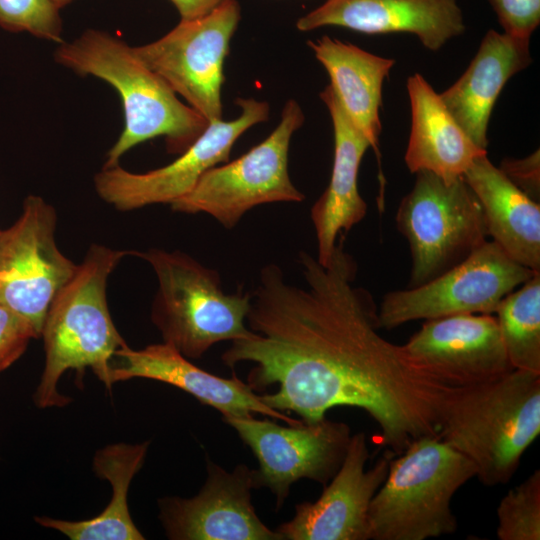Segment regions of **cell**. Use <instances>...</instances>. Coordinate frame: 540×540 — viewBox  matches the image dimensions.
<instances>
[{
  "mask_svg": "<svg viewBox=\"0 0 540 540\" xmlns=\"http://www.w3.org/2000/svg\"><path fill=\"white\" fill-rule=\"evenodd\" d=\"M503 32L529 39L540 23V0H488Z\"/></svg>",
  "mask_w": 540,
  "mask_h": 540,
  "instance_id": "obj_28",
  "label": "cell"
},
{
  "mask_svg": "<svg viewBox=\"0 0 540 540\" xmlns=\"http://www.w3.org/2000/svg\"><path fill=\"white\" fill-rule=\"evenodd\" d=\"M305 285L289 282L275 263L259 271L246 317L253 332L232 341L222 362L254 364L247 383L271 408L306 423L335 407L364 410L380 427L393 455L413 441L438 436L445 408L459 387L418 366L402 345L383 338L371 294L355 286L357 264L337 241L322 265L298 254Z\"/></svg>",
  "mask_w": 540,
  "mask_h": 540,
  "instance_id": "obj_1",
  "label": "cell"
},
{
  "mask_svg": "<svg viewBox=\"0 0 540 540\" xmlns=\"http://www.w3.org/2000/svg\"><path fill=\"white\" fill-rule=\"evenodd\" d=\"M131 251L92 244L73 276L57 292L46 312L41 336L45 364L33 400L38 408L63 407L70 398L58 382L67 370L90 368L110 389L111 364L126 346L107 302V283L119 262Z\"/></svg>",
  "mask_w": 540,
  "mask_h": 540,
  "instance_id": "obj_3",
  "label": "cell"
},
{
  "mask_svg": "<svg viewBox=\"0 0 540 540\" xmlns=\"http://www.w3.org/2000/svg\"><path fill=\"white\" fill-rule=\"evenodd\" d=\"M241 114L230 121L209 122L205 131L172 163L145 173H132L119 165L94 176L99 197L120 211L153 204H171L186 195L210 168L226 163L233 145L250 127L265 122L266 101L237 98Z\"/></svg>",
  "mask_w": 540,
  "mask_h": 540,
  "instance_id": "obj_13",
  "label": "cell"
},
{
  "mask_svg": "<svg viewBox=\"0 0 540 540\" xmlns=\"http://www.w3.org/2000/svg\"><path fill=\"white\" fill-rule=\"evenodd\" d=\"M241 18L237 0L181 20L160 39L134 47L138 57L208 122L222 119L224 61Z\"/></svg>",
  "mask_w": 540,
  "mask_h": 540,
  "instance_id": "obj_10",
  "label": "cell"
},
{
  "mask_svg": "<svg viewBox=\"0 0 540 540\" xmlns=\"http://www.w3.org/2000/svg\"><path fill=\"white\" fill-rule=\"evenodd\" d=\"M55 60L81 76L106 81L119 93L125 124L106 155L103 168L119 165L134 146L163 136L170 153L185 151L209 122L181 102L172 88L136 54L134 47L107 32L88 29L71 42H62Z\"/></svg>",
  "mask_w": 540,
  "mask_h": 540,
  "instance_id": "obj_2",
  "label": "cell"
},
{
  "mask_svg": "<svg viewBox=\"0 0 540 540\" xmlns=\"http://www.w3.org/2000/svg\"><path fill=\"white\" fill-rule=\"evenodd\" d=\"M333 125L334 159L330 182L313 204L310 216L316 234L317 260L328 265L342 231L348 232L367 213L358 190V172L369 141L347 116L332 87L319 94Z\"/></svg>",
  "mask_w": 540,
  "mask_h": 540,
  "instance_id": "obj_19",
  "label": "cell"
},
{
  "mask_svg": "<svg viewBox=\"0 0 540 540\" xmlns=\"http://www.w3.org/2000/svg\"><path fill=\"white\" fill-rule=\"evenodd\" d=\"M132 378H146L175 386L202 404L218 410L222 417L261 414L288 425L302 422L269 407L248 383L236 376L222 378L211 374L165 342L139 350L126 345L116 351L111 364V383Z\"/></svg>",
  "mask_w": 540,
  "mask_h": 540,
  "instance_id": "obj_17",
  "label": "cell"
},
{
  "mask_svg": "<svg viewBox=\"0 0 540 540\" xmlns=\"http://www.w3.org/2000/svg\"><path fill=\"white\" fill-rule=\"evenodd\" d=\"M324 26L366 34L407 32L431 51L465 31L457 0H326L296 23L300 31Z\"/></svg>",
  "mask_w": 540,
  "mask_h": 540,
  "instance_id": "obj_18",
  "label": "cell"
},
{
  "mask_svg": "<svg viewBox=\"0 0 540 540\" xmlns=\"http://www.w3.org/2000/svg\"><path fill=\"white\" fill-rule=\"evenodd\" d=\"M177 8L181 20H192L202 17L224 0H170Z\"/></svg>",
  "mask_w": 540,
  "mask_h": 540,
  "instance_id": "obj_31",
  "label": "cell"
},
{
  "mask_svg": "<svg viewBox=\"0 0 540 540\" xmlns=\"http://www.w3.org/2000/svg\"><path fill=\"white\" fill-rule=\"evenodd\" d=\"M222 419L257 458L255 488H268L275 496L277 510L293 483L309 479L327 484L341 466L352 436L346 423L326 417L286 426L253 416Z\"/></svg>",
  "mask_w": 540,
  "mask_h": 540,
  "instance_id": "obj_12",
  "label": "cell"
},
{
  "mask_svg": "<svg viewBox=\"0 0 540 540\" xmlns=\"http://www.w3.org/2000/svg\"><path fill=\"white\" fill-rule=\"evenodd\" d=\"M34 338L37 335L32 326L0 303V373L22 356Z\"/></svg>",
  "mask_w": 540,
  "mask_h": 540,
  "instance_id": "obj_29",
  "label": "cell"
},
{
  "mask_svg": "<svg viewBox=\"0 0 540 540\" xmlns=\"http://www.w3.org/2000/svg\"><path fill=\"white\" fill-rule=\"evenodd\" d=\"M503 174L532 200L540 198L539 149L524 158H504L498 167Z\"/></svg>",
  "mask_w": 540,
  "mask_h": 540,
  "instance_id": "obj_30",
  "label": "cell"
},
{
  "mask_svg": "<svg viewBox=\"0 0 540 540\" xmlns=\"http://www.w3.org/2000/svg\"><path fill=\"white\" fill-rule=\"evenodd\" d=\"M407 91L411 106L405 153L408 169L432 172L447 182L462 177L487 150L470 139L422 75L415 73L407 79Z\"/></svg>",
  "mask_w": 540,
  "mask_h": 540,
  "instance_id": "obj_21",
  "label": "cell"
},
{
  "mask_svg": "<svg viewBox=\"0 0 540 540\" xmlns=\"http://www.w3.org/2000/svg\"><path fill=\"white\" fill-rule=\"evenodd\" d=\"M207 478L197 495L158 500L159 519L172 540H284L266 526L251 501L253 469L227 471L207 459Z\"/></svg>",
  "mask_w": 540,
  "mask_h": 540,
  "instance_id": "obj_14",
  "label": "cell"
},
{
  "mask_svg": "<svg viewBox=\"0 0 540 540\" xmlns=\"http://www.w3.org/2000/svg\"><path fill=\"white\" fill-rule=\"evenodd\" d=\"M305 120L296 100L286 102L271 134L239 158L207 170L186 195L170 204L175 212L205 213L226 229L234 228L252 208L275 202H301L292 183L288 153L292 135Z\"/></svg>",
  "mask_w": 540,
  "mask_h": 540,
  "instance_id": "obj_8",
  "label": "cell"
},
{
  "mask_svg": "<svg viewBox=\"0 0 540 540\" xmlns=\"http://www.w3.org/2000/svg\"><path fill=\"white\" fill-rule=\"evenodd\" d=\"M0 26L11 32L26 31L42 39L63 42L59 8L52 0H0Z\"/></svg>",
  "mask_w": 540,
  "mask_h": 540,
  "instance_id": "obj_27",
  "label": "cell"
},
{
  "mask_svg": "<svg viewBox=\"0 0 540 540\" xmlns=\"http://www.w3.org/2000/svg\"><path fill=\"white\" fill-rule=\"evenodd\" d=\"M73 0H52V2L56 5L57 8H62L72 2Z\"/></svg>",
  "mask_w": 540,
  "mask_h": 540,
  "instance_id": "obj_32",
  "label": "cell"
},
{
  "mask_svg": "<svg viewBox=\"0 0 540 540\" xmlns=\"http://www.w3.org/2000/svg\"><path fill=\"white\" fill-rule=\"evenodd\" d=\"M500 540L540 539V471L507 492L496 510Z\"/></svg>",
  "mask_w": 540,
  "mask_h": 540,
  "instance_id": "obj_26",
  "label": "cell"
},
{
  "mask_svg": "<svg viewBox=\"0 0 540 540\" xmlns=\"http://www.w3.org/2000/svg\"><path fill=\"white\" fill-rule=\"evenodd\" d=\"M484 211L488 236L511 259L540 272V205L479 156L463 174Z\"/></svg>",
  "mask_w": 540,
  "mask_h": 540,
  "instance_id": "obj_22",
  "label": "cell"
},
{
  "mask_svg": "<svg viewBox=\"0 0 540 540\" xmlns=\"http://www.w3.org/2000/svg\"><path fill=\"white\" fill-rule=\"evenodd\" d=\"M56 222L54 207L29 195L19 218L0 229V303L24 318L37 338L50 303L78 265L59 250Z\"/></svg>",
  "mask_w": 540,
  "mask_h": 540,
  "instance_id": "obj_11",
  "label": "cell"
},
{
  "mask_svg": "<svg viewBox=\"0 0 540 540\" xmlns=\"http://www.w3.org/2000/svg\"><path fill=\"white\" fill-rule=\"evenodd\" d=\"M415 174L414 186L396 213L398 230L411 251L409 287L461 263L488 237L481 203L463 177L447 182L432 172Z\"/></svg>",
  "mask_w": 540,
  "mask_h": 540,
  "instance_id": "obj_7",
  "label": "cell"
},
{
  "mask_svg": "<svg viewBox=\"0 0 540 540\" xmlns=\"http://www.w3.org/2000/svg\"><path fill=\"white\" fill-rule=\"evenodd\" d=\"M540 434V374L513 369L460 387L447 404L438 437L470 459L486 486L506 484Z\"/></svg>",
  "mask_w": 540,
  "mask_h": 540,
  "instance_id": "obj_4",
  "label": "cell"
},
{
  "mask_svg": "<svg viewBox=\"0 0 540 540\" xmlns=\"http://www.w3.org/2000/svg\"><path fill=\"white\" fill-rule=\"evenodd\" d=\"M364 432L351 436L336 474L315 502L295 505L292 519L275 530L284 540H369L368 510L384 482L393 453L388 451L373 467Z\"/></svg>",
  "mask_w": 540,
  "mask_h": 540,
  "instance_id": "obj_15",
  "label": "cell"
},
{
  "mask_svg": "<svg viewBox=\"0 0 540 540\" xmlns=\"http://www.w3.org/2000/svg\"><path fill=\"white\" fill-rule=\"evenodd\" d=\"M307 44L327 71L330 86L347 116L379 157L382 87L395 60L327 35Z\"/></svg>",
  "mask_w": 540,
  "mask_h": 540,
  "instance_id": "obj_23",
  "label": "cell"
},
{
  "mask_svg": "<svg viewBox=\"0 0 540 540\" xmlns=\"http://www.w3.org/2000/svg\"><path fill=\"white\" fill-rule=\"evenodd\" d=\"M397 456L370 503L369 540H426L455 533L451 501L476 477L473 462L438 436L421 437Z\"/></svg>",
  "mask_w": 540,
  "mask_h": 540,
  "instance_id": "obj_5",
  "label": "cell"
},
{
  "mask_svg": "<svg viewBox=\"0 0 540 540\" xmlns=\"http://www.w3.org/2000/svg\"><path fill=\"white\" fill-rule=\"evenodd\" d=\"M529 39L489 30L466 71L440 98L450 114L480 148L487 150L488 124L502 89L531 61Z\"/></svg>",
  "mask_w": 540,
  "mask_h": 540,
  "instance_id": "obj_20",
  "label": "cell"
},
{
  "mask_svg": "<svg viewBox=\"0 0 540 540\" xmlns=\"http://www.w3.org/2000/svg\"><path fill=\"white\" fill-rule=\"evenodd\" d=\"M132 254L151 265L158 281L151 320L163 342L183 356L198 359L221 341L253 335L246 324L250 292H225L215 269L182 251L150 248Z\"/></svg>",
  "mask_w": 540,
  "mask_h": 540,
  "instance_id": "obj_6",
  "label": "cell"
},
{
  "mask_svg": "<svg viewBox=\"0 0 540 540\" xmlns=\"http://www.w3.org/2000/svg\"><path fill=\"white\" fill-rule=\"evenodd\" d=\"M402 346L418 366L456 387L491 381L513 370L491 314L426 320Z\"/></svg>",
  "mask_w": 540,
  "mask_h": 540,
  "instance_id": "obj_16",
  "label": "cell"
},
{
  "mask_svg": "<svg viewBox=\"0 0 540 540\" xmlns=\"http://www.w3.org/2000/svg\"><path fill=\"white\" fill-rule=\"evenodd\" d=\"M536 273L486 241L465 260L416 287L387 293L378 308L380 328L458 314H492L502 299Z\"/></svg>",
  "mask_w": 540,
  "mask_h": 540,
  "instance_id": "obj_9",
  "label": "cell"
},
{
  "mask_svg": "<svg viewBox=\"0 0 540 540\" xmlns=\"http://www.w3.org/2000/svg\"><path fill=\"white\" fill-rule=\"evenodd\" d=\"M150 442L117 443L99 449L93 457V470L112 486V498L97 516L78 521L35 517L39 525L57 530L71 540H143L128 509L130 483L143 466Z\"/></svg>",
  "mask_w": 540,
  "mask_h": 540,
  "instance_id": "obj_24",
  "label": "cell"
},
{
  "mask_svg": "<svg viewBox=\"0 0 540 540\" xmlns=\"http://www.w3.org/2000/svg\"><path fill=\"white\" fill-rule=\"evenodd\" d=\"M502 299L496 320L513 369L540 374V272Z\"/></svg>",
  "mask_w": 540,
  "mask_h": 540,
  "instance_id": "obj_25",
  "label": "cell"
}]
</instances>
